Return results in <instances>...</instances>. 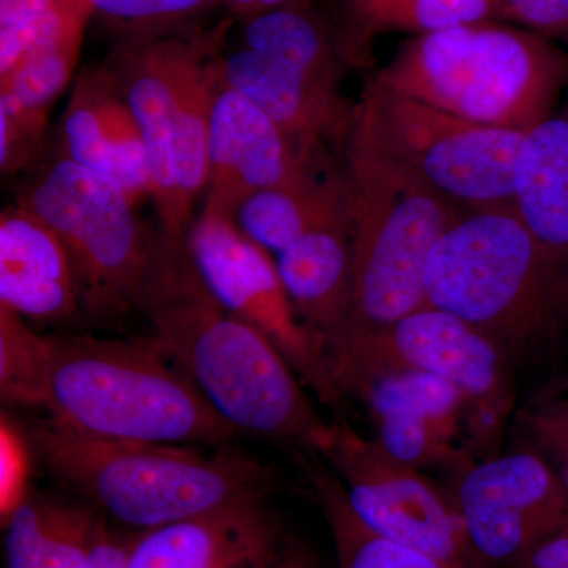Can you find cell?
Returning <instances> with one entry per match:
<instances>
[{"mask_svg":"<svg viewBox=\"0 0 568 568\" xmlns=\"http://www.w3.org/2000/svg\"><path fill=\"white\" fill-rule=\"evenodd\" d=\"M138 312L152 338L239 436L267 437L321 454V420L286 358L231 313L197 271L189 234L156 227Z\"/></svg>","mask_w":568,"mask_h":568,"instance_id":"1","label":"cell"},{"mask_svg":"<svg viewBox=\"0 0 568 568\" xmlns=\"http://www.w3.org/2000/svg\"><path fill=\"white\" fill-rule=\"evenodd\" d=\"M37 462L104 518L144 532L274 484L268 466L224 448L103 439L50 416L22 428Z\"/></svg>","mask_w":568,"mask_h":568,"instance_id":"2","label":"cell"},{"mask_svg":"<svg viewBox=\"0 0 568 568\" xmlns=\"http://www.w3.org/2000/svg\"><path fill=\"white\" fill-rule=\"evenodd\" d=\"M48 336L47 414L55 420L126 443L224 448L237 439L152 336Z\"/></svg>","mask_w":568,"mask_h":568,"instance_id":"3","label":"cell"},{"mask_svg":"<svg viewBox=\"0 0 568 568\" xmlns=\"http://www.w3.org/2000/svg\"><path fill=\"white\" fill-rule=\"evenodd\" d=\"M353 237L345 320L332 354L426 305L429 254L469 209L347 133L342 151Z\"/></svg>","mask_w":568,"mask_h":568,"instance_id":"4","label":"cell"},{"mask_svg":"<svg viewBox=\"0 0 568 568\" xmlns=\"http://www.w3.org/2000/svg\"><path fill=\"white\" fill-rule=\"evenodd\" d=\"M235 20L126 36L104 61L140 125L159 226L170 234H189L194 201L205 192L213 100Z\"/></svg>","mask_w":568,"mask_h":568,"instance_id":"5","label":"cell"},{"mask_svg":"<svg viewBox=\"0 0 568 568\" xmlns=\"http://www.w3.org/2000/svg\"><path fill=\"white\" fill-rule=\"evenodd\" d=\"M373 80L466 121L528 133L556 111L568 55L530 29L474 22L410 37Z\"/></svg>","mask_w":568,"mask_h":568,"instance_id":"6","label":"cell"},{"mask_svg":"<svg viewBox=\"0 0 568 568\" xmlns=\"http://www.w3.org/2000/svg\"><path fill=\"white\" fill-rule=\"evenodd\" d=\"M425 297L506 354L551 334L568 315V280L514 205L467 211L448 227L426 263Z\"/></svg>","mask_w":568,"mask_h":568,"instance_id":"7","label":"cell"},{"mask_svg":"<svg viewBox=\"0 0 568 568\" xmlns=\"http://www.w3.org/2000/svg\"><path fill=\"white\" fill-rule=\"evenodd\" d=\"M17 204L39 216L69 253L82 313L99 323L138 312L156 227L130 194L55 149L26 173Z\"/></svg>","mask_w":568,"mask_h":568,"instance_id":"8","label":"cell"},{"mask_svg":"<svg viewBox=\"0 0 568 568\" xmlns=\"http://www.w3.org/2000/svg\"><path fill=\"white\" fill-rule=\"evenodd\" d=\"M347 65L331 26L310 9H282L245 20L222 77L305 151H342L355 115L342 91Z\"/></svg>","mask_w":568,"mask_h":568,"instance_id":"9","label":"cell"},{"mask_svg":"<svg viewBox=\"0 0 568 568\" xmlns=\"http://www.w3.org/2000/svg\"><path fill=\"white\" fill-rule=\"evenodd\" d=\"M349 134L469 211L514 205L526 133L466 121L372 80Z\"/></svg>","mask_w":568,"mask_h":568,"instance_id":"10","label":"cell"},{"mask_svg":"<svg viewBox=\"0 0 568 568\" xmlns=\"http://www.w3.org/2000/svg\"><path fill=\"white\" fill-rule=\"evenodd\" d=\"M321 454L334 466L347 503L377 536L432 556L448 568H485L474 555L454 504L418 469L343 422L331 424Z\"/></svg>","mask_w":568,"mask_h":568,"instance_id":"11","label":"cell"},{"mask_svg":"<svg viewBox=\"0 0 568 568\" xmlns=\"http://www.w3.org/2000/svg\"><path fill=\"white\" fill-rule=\"evenodd\" d=\"M189 245L215 297L261 332L321 398H336L323 346L298 320L272 254L246 237L235 220L204 212L190 227Z\"/></svg>","mask_w":568,"mask_h":568,"instance_id":"12","label":"cell"},{"mask_svg":"<svg viewBox=\"0 0 568 568\" xmlns=\"http://www.w3.org/2000/svg\"><path fill=\"white\" fill-rule=\"evenodd\" d=\"M325 365L339 395L379 373L414 369L450 381L487 409L506 396L507 354L474 325L429 305L332 354Z\"/></svg>","mask_w":568,"mask_h":568,"instance_id":"13","label":"cell"},{"mask_svg":"<svg viewBox=\"0 0 568 568\" xmlns=\"http://www.w3.org/2000/svg\"><path fill=\"white\" fill-rule=\"evenodd\" d=\"M481 566L517 567L541 538L568 525V496L534 448L478 463L450 497Z\"/></svg>","mask_w":568,"mask_h":568,"instance_id":"14","label":"cell"},{"mask_svg":"<svg viewBox=\"0 0 568 568\" xmlns=\"http://www.w3.org/2000/svg\"><path fill=\"white\" fill-rule=\"evenodd\" d=\"M327 153L302 149L222 77L209 125L203 212L235 220L254 194L293 181Z\"/></svg>","mask_w":568,"mask_h":568,"instance_id":"15","label":"cell"},{"mask_svg":"<svg viewBox=\"0 0 568 568\" xmlns=\"http://www.w3.org/2000/svg\"><path fill=\"white\" fill-rule=\"evenodd\" d=\"M290 541L264 495L140 532L129 568H271Z\"/></svg>","mask_w":568,"mask_h":568,"instance_id":"16","label":"cell"},{"mask_svg":"<svg viewBox=\"0 0 568 568\" xmlns=\"http://www.w3.org/2000/svg\"><path fill=\"white\" fill-rule=\"evenodd\" d=\"M59 149L122 186L134 203L152 197L148 149L132 108L106 63L85 67L71 88Z\"/></svg>","mask_w":568,"mask_h":568,"instance_id":"17","label":"cell"},{"mask_svg":"<svg viewBox=\"0 0 568 568\" xmlns=\"http://www.w3.org/2000/svg\"><path fill=\"white\" fill-rule=\"evenodd\" d=\"M0 305L36 323H71L84 316L65 246L39 216L17 203L0 215Z\"/></svg>","mask_w":568,"mask_h":568,"instance_id":"18","label":"cell"},{"mask_svg":"<svg viewBox=\"0 0 568 568\" xmlns=\"http://www.w3.org/2000/svg\"><path fill=\"white\" fill-rule=\"evenodd\" d=\"M275 263L298 320L325 355L349 302L353 237L347 200L280 253Z\"/></svg>","mask_w":568,"mask_h":568,"instance_id":"19","label":"cell"},{"mask_svg":"<svg viewBox=\"0 0 568 568\" xmlns=\"http://www.w3.org/2000/svg\"><path fill=\"white\" fill-rule=\"evenodd\" d=\"M514 207L568 280V102L526 133L515 163Z\"/></svg>","mask_w":568,"mask_h":568,"instance_id":"20","label":"cell"},{"mask_svg":"<svg viewBox=\"0 0 568 568\" xmlns=\"http://www.w3.org/2000/svg\"><path fill=\"white\" fill-rule=\"evenodd\" d=\"M93 11L88 0H58L0 67V100L33 114L50 115L80 61Z\"/></svg>","mask_w":568,"mask_h":568,"instance_id":"21","label":"cell"},{"mask_svg":"<svg viewBox=\"0 0 568 568\" xmlns=\"http://www.w3.org/2000/svg\"><path fill=\"white\" fill-rule=\"evenodd\" d=\"M103 521L84 500L26 489L3 518L7 568H84Z\"/></svg>","mask_w":568,"mask_h":568,"instance_id":"22","label":"cell"},{"mask_svg":"<svg viewBox=\"0 0 568 568\" xmlns=\"http://www.w3.org/2000/svg\"><path fill=\"white\" fill-rule=\"evenodd\" d=\"M334 29L349 65L372 63V48L386 33L425 36L474 22L506 21L500 0H336Z\"/></svg>","mask_w":568,"mask_h":568,"instance_id":"23","label":"cell"},{"mask_svg":"<svg viewBox=\"0 0 568 568\" xmlns=\"http://www.w3.org/2000/svg\"><path fill=\"white\" fill-rule=\"evenodd\" d=\"M346 200L342 160L335 162L332 153H327L293 181L250 197L235 223L254 244L278 256Z\"/></svg>","mask_w":568,"mask_h":568,"instance_id":"24","label":"cell"},{"mask_svg":"<svg viewBox=\"0 0 568 568\" xmlns=\"http://www.w3.org/2000/svg\"><path fill=\"white\" fill-rule=\"evenodd\" d=\"M327 519L339 568H448L405 545L377 536L354 514L339 478L320 465H306Z\"/></svg>","mask_w":568,"mask_h":568,"instance_id":"25","label":"cell"},{"mask_svg":"<svg viewBox=\"0 0 568 568\" xmlns=\"http://www.w3.org/2000/svg\"><path fill=\"white\" fill-rule=\"evenodd\" d=\"M364 399L375 420L387 417L409 418L435 426L452 436L466 396L450 381L432 373H379L368 377L353 394Z\"/></svg>","mask_w":568,"mask_h":568,"instance_id":"26","label":"cell"},{"mask_svg":"<svg viewBox=\"0 0 568 568\" xmlns=\"http://www.w3.org/2000/svg\"><path fill=\"white\" fill-rule=\"evenodd\" d=\"M50 336L0 305V396L3 405L47 413Z\"/></svg>","mask_w":568,"mask_h":568,"instance_id":"27","label":"cell"},{"mask_svg":"<svg viewBox=\"0 0 568 568\" xmlns=\"http://www.w3.org/2000/svg\"><path fill=\"white\" fill-rule=\"evenodd\" d=\"M93 14L125 29L129 36L168 31L194 17L212 0H88Z\"/></svg>","mask_w":568,"mask_h":568,"instance_id":"28","label":"cell"},{"mask_svg":"<svg viewBox=\"0 0 568 568\" xmlns=\"http://www.w3.org/2000/svg\"><path fill=\"white\" fill-rule=\"evenodd\" d=\"M48 115L21 110L0 100V170L13 178L29 170L44 155Z\"/></svg>","mask_w":568,"mask_h":568,"instance_id":"29","label":"cell"},{"mask_svg":"<svg viewBox=\"0 0 568 568\" xmlns=\"http://www.w3.org/2000/svg\"><path fill=\"white\" fill-rule=\"evenodd\" d=\"M526 432L538 452L555 469L568 496V399H547L526 410Z\"/></svg>","mask_w":568,"mask_h":568,"instance_id":"30","label":"cell"},{"mask_svg":"<svg viewBox=\"0 0 568 568\" xmlns=\"http://www.w3.org/2000/svg\"><path fill=\"white\" fill-rule=\"evenodd\" d=\"M506 21H517L548 39L568 37V0H500Z\"/></svg>","mask_w":568,"mask_h":568,"instance_id":"31","label":"cell"},{"mask_svg":"<svg viewBox=\"0 0 568 568\" xmlns=\"http://www.w3.org/2000/svg\"><path fill=\"white\" fill-rule=\"evenodd\" d=\"M58 0H0V63L10 61L22 39Z\"/></svg>","mask_w":568,"mask_h":568,"instance_id":"32","label":"cell"},{"mask_svg":"<svg viewBox=\"0 0 568 568\" xmlns=\"http://www.w3.org/2000/svg\"><path fill=\"white\" fill-rule=\"evenodd\" d=\"M140 532L112 528L104 518L102 529L84 568H129L130 555Z\"/></svg>","mask_w":568,"mask_h":568,"instance_id":"33","label":"cell"},{"mask_svg":"<svg viewBox=\"0 0 568 568\" xmlns=\"http://www.w3.org/2000/svg\"><path fill=\"white\" fill-rule=\"evenodd\" d=\"M515 568H568V525L541 538Z\"/></svg>","mask_w":568,"mask_h":568,"instance_id":"34","label":"cell"},{"mask_svg":"<svg viewBox=\"0 0 568 568\" xmlns=\"http://www.w3.org/2000/svg\"><path fill=\"white\" fill-rule=\"evenodd\" d=\"M237 18L256 17L267 11L282 9H310V0H220Z\"/></svg>","mask_w":568,"mask_h":568,"instance_id":"35","label":"cell"},{"mask_svg":"<svg viewBox=\"0 0 568 568\" xmlns=\"http://www.w3.org/2000/svg\"><path fill=\"white\" fill-rule=\"evenodd\" d=\"M271 568H321L310 548L290 541L283 549L282 556Z\"/></svg>","mask_w":568,"mask_h":568,"instance_id":"36","label":"cell"}]
</instances>
